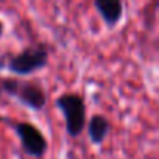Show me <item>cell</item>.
<instances>
[{"label": "cell", "mask_w": 159, "mask_h": 159, "mask_svg": "<svg viewBox=\"0 0 159 159\" xmlns=\"http://www.w3.org/2000/svg\"><path fill=\"white\" fill-rule=\"evenodd\" d=\"M50 53L52 50L47 42H34L16 53H3L0 56V69L17 75V78H25L45 69L50 61Z\"/></svg>", "instance_id": "1"}, {"label": "cell", "mask_w": 159, "mask_h": 159, "mask_svg": "<svg viewBox=\"0 0 159 159\" xmlns=\"http://www.w3.org/2000/svg\"><path fill=\"white\" fill-rule=\"evenodd\" d=\"M0 95L14 98L25 108L36 112L44 111L48 102L47 91L41 81L17 76H0Z\"/></svg>", "instance_id": "2"}, {"label": "cell", "mask_w": 159, "mask_h": 159, "mask_svg": "<svg viewBox=\"0 0 159 159\" xmlns=\"http://www.w3.org/2000/svg\"><path fill=\"white\" fill-rule=\"evenodd\" d=\"M55 106L64 117L66 133L69 134V137L76 139L81 136L88 122V106L83 95L76 92H64L56 97Z\"/></svg>", "instance_id": "3"}, {"label": "cell", "mask_w": 159, "mask_h": 159, "mask_svg": "<svg viewBox=\"0 0 159 159\" xmlns=\"http://www.w3.org/2000/svg\"><path fill=\"white\" fill-rule=\"evenodd\" d=\"M11 128L14 129L22 151L31 157L42 159L48 151V140L42 129L28 120H11Z\"/></svg>", "instance_id": "4"}, {"label": "cell", "mask_w": 159, "mask_h": 159, "mask_svg": "<svg viewBox=\"0 0 159 159\" xmlns=\"http://www.w3.org/2000/svg\"><path fill=\"white\" fill-rule=\"evenodd\" d=\"M94 8L109 30L116 28L125 14V5L120 0H95Z\"/></svg>", "instance_id": "5"}, {"label": "cell", "mask_w": 159, "mask_h": 159, "mask_svg": "<svg viewBox=\"0 0 159 159\" xmlns=\"http://www.w3.org/2000/svg\"><path fill=\"white\" fill-rule=\"evenodd\" d=\"M86 128H88L89 140L94 145H102L111 131V122L105 114H94L86 122Z\"/></svg>", "instance_id": "6"}, {"label": "cell", "mask_w": 159, "mask_h": 159, "mask_svg": "<svg viewBox=\"0 0 159 159\" xmlns=\"http://www.w3.org/2000/svg\"><path fill=\"white\" fill-rule=\"evenodd\" d=\"M3 33H5V24H3V20H2V19H0V39H2Z\"/></svg>", "instance_id": "7"}]
</instances>
